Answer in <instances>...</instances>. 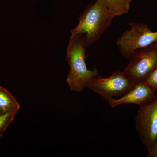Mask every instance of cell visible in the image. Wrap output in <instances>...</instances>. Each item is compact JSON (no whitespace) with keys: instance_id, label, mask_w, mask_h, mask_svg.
<instances>
[{"instance_id":"1","label":"cell","mask_w":157,"mask_h":157,"mask_svg":"<svg viewBox=\"0 0 157 157\" xmlns=\"http://www.w3.org/2000/svg\"><path fill=\"white\" fill-rule=\"evenodd\" d=\"M86 48L82 34H71L66 57L70 69L66 82L71 91H82L92 78L99 75L98 69L87 68Z\"/></svg>"},{"instance_id":"2","label":"cell","mask_w":157,"mask_h":157,"mask_svg":"<svg viewBox=\"0 0 157 157\" xmlns=\"http://www.w3.org/2000/svg\"><path fill=\"white\" fill-rule=\"evenodd\" d=\"M114 17L95 2L85 9L78 17V24L71 34H82L87 47L100 39L112 24Z\"/></svg>"},{"instance_id":"3","label":"cell","mask_w":157,"mask_h":157,"mask_svg":"<svg viewBox=\"0 0 157 157\" xmlns=\"http://www.w3.org/2000/svg\"><path fill=\"white\" fill-rule=\"evenodd\" d=\"M129 25L130 29L123 33L117 42L120 52L127 59L137 49L157 42V31L153 32L147 25L131 22Z\"/></svg>"},{"instance_id":"4","label":"cell","mask_w":157,"mask_h":157,"mask_svg":"<svg viewBox=\"0 0 157 157\" xmlns=\"http://www.w3.org/2000/svg\"><path fill=\"white\" fill-rule=\"evenodd\" d=\"M136 82L124 71H116L107 78L100 75L96 76L88 83L86 87L107 101L113 97L123 96Z\"/></svg>"},{"instance_id":"5","label":"cell","mask_w":157,"mask_h":157,"mask_svg":"<svg viewBox=\"0 0 157 157\" xmlns=\"http://www.w3.org/2000/svg\"><path fill=\"white\" fill-rule=\"evenodd\" d=\"M135 123L141 142L148 151L157 140V94L151 101L139 106Z\"/></svg>"},{"instance_id":"6","label":"cell","mask_w":157,"mask_h":157,"mask_svg":"<svg viewBox=\"0 0 157 157\" xmlns=\"http://www.w3.org/2000/svg\"><path fill=\"white\" fill-rule=\"evenodd\" d=\"M124 71L135 81L145 80L157 67V42L135 51Z\"/></svg>"},{"instance_id":"7","label":"cell","mask_w":157,"mask_h":157,"mask_svg":"<svg viewBox=\"0 0 157 157\" xmlns=\"http://www.w3.org/2000/svg\"><path fill=\"white\" fill-rule=\"evenodd\" d=\"M156 94V90L143 80L137 82L128 92L119 99L112 98L107 101L112 108L124 104H135L140 106L152 100Z\"/></svg>"},{"instance_id":"8","label":"cell","mask_w":157,"mask_h":157,"mask_svg":"<svg viewBox=\"0 0 157 157\" xmlns=\"http://www.w3.org/2000/svg\"><path fill=\"white\" fill-rule=\"evenodd\" d=\"M132 0H96L114 17L128 13L131 7Z\"/></svg>"},{"instance_id":"9","label":"cell","mask_w":157,"mask_h":157,"mask_svg":"<svg viewBox=\"0 0 157 157\" xmlns=\"http://www.w3.org/2000/svg\"><path fill=\"white\" fill-rule=\"evenodd\" d=\"M20 108L19 103L14 96L9 91L0 86V114L18 111Z\"/></svg>"},{"instance_id":"10","label":"cell","mask_w":157,"mask_h":157,"mask_svg":"<svg viewBox=\"0 0 157 157\" xmlns=\"http://www.w3.org/2000/svg\"><path fill=\"white\" fill-rule=\"evenodd\" d=\"M17 112L13 111L0 114V137H2L6 129L14 120Z\"/></svg>"},{"instance_id":"11","label":"cell","mask_w":157,"mask_h":157,"mask_svg":"<svg viewBox=\"0 0 157 157\" xmlns=\"http://www.w3.org/2000/svg\"><path fill=\"white\" fill-rule=\"evenodd\" d=\"M147 83L155 90H157V67L144 80Z\"/></svg>"},{"instance_id":"12","label":"cell","mask_w":157,"mask_h":157,"mask_svg":"<svg viewBox=\"0 0 157 157\" xmlns=\"http://www.w3.org/2000/svg\"><path fill=\"white\" fill-rule=\"evenodd\" d=\"M147 157H157V140L153 146L147 151Z\"/></svg>"}]
</instances>
